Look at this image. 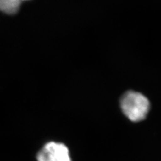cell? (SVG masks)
Wrapping results in <instances>:
<instances>
[{
	"mask_svg": "<svg viewBox=\"0 0 161 161\" xmlns=\"http://www.w3.org/2000/svg\"><path fill=\"white\" fill-rule=\"evenodd\" d=\"M120 106L129 119L132 122H140L147 117L150 104L148 98L142 93L129 91L121 98Z\"/></svg>",
	"mask_w": 161,
	"mask_h": 161,
	"instance_id": "6da1fadb",
	"label": "cell"
},
{
	"mask_svg": "<svg viewBox=\"0 0 161 161\" xmlns=\"http://www.w3.org/2000/svg\"><path fill=\"white\" fill-rule=\"evenodd\" d=\"M38 161H72L66 145L49 142L44 145L37 155Z\"/></svg>",
	"mask_w": 161,
	"mask_h": 161,
	"instance_id": "7a4b0ae2",
	"label": "cell"
},
{
	"mask_svg": "<svg viewBox=\"0 0 161 161\" xmlns=\"http://www.w3.org/2000/svg\"><path fill=\"white\" fill-rule=\"evenodd\" d=\"M19 2L12 0H0V11L8 14L16 13L19 7Z\"/></svg>",
	"mask_w": 161,
	"mask_h": 161,
	"instance_id": "3957f363",
	"label": "cell"
},
{
	"mask_svg": "<svg viewBox=\"0 0 161 161\" xmlns=\"http://www.w3.org/2000/svg\"><path fill=\"white\" fill-rule=\"evenodd\" d=\"M12 1H15V2H20V1H21V0H12Z\"/></svg>",
	"mask_w": 161,
	"mask_h": 161,
	"instance_id": "277c9868",
	"label": "cell"
}]
</instances>
